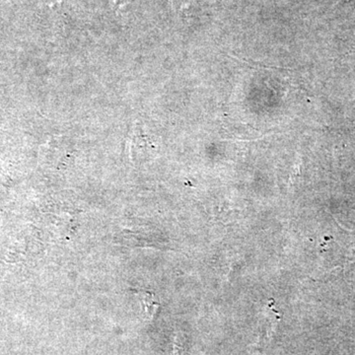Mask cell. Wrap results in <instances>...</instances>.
I'll use <instances>...</instances> for the list:
<instances>
[{
  "mask_svg": "<svg viewBox=\"0 0 355 355\" xmlns=\"http://www.w3.org/2000/svg\"><path fill=\"white\" fill-rule=\"evenodd\" d=\"M140 298H141L147 319L153 320L159 308V302L156 301L155 296L150 292H144L140 293Z\"/></svg>",
  "mask_w": 355,
  "mask_h": 355,
  "instance_id": "1",
  "label": "cell"
}]
</instances>
